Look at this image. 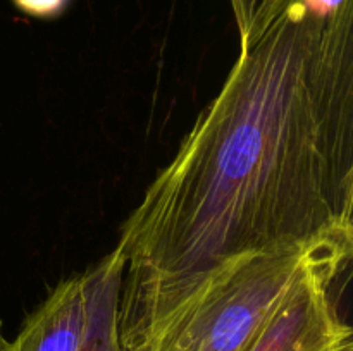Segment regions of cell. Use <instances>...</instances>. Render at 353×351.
I'll return each instance as SVG.
<instances>
[{
    "label": "cell",
    "mask_w": 353,
    "mask_h": 351,
    "mask_svg": "<svg viewBox=\"0 0 353 351\" xmlns=\"http://www.w3.org/2000/svg\"><path fill=\"white\" fill-rule=\"evenodd\" d=\"M119 336L154 351L248 255L353 253V0H288L121 227Z\"/></svg>",
    "instance_id": "1"
},
{
    "label": "cell",
    "mask_w": 353,
    "mask_h": 351,
    "mask_svg": "<svg viewBox=\"0 0 353 351\" xmlns=\"http://www.w3.org/2000/svg\"><path fill=\"white\" fill-rule=\"evenodd\" d=\"M312 251L248 255L224 267L154 351H245L290 292L314 274L340 277Z\"/></svg>",
    "instance_id": "2"
},
{
    "label": "cell",
    "mask_w": 353,
    "mask_h": 351,
    "mask_svg": "<svg viewBox=\"0 0 353 351\" xmlns=\"http://www.w3.org/2000/svg\"><path fill=\"white\" fill-rule=\"evenodd\" d=\"M314 274L296 286L245 351H353V330L341 319L331 286Z\"/></svg>",
    "instance_id": "3"
},
{
    "label": "cell",
    "mask_w": 353,
    "mask_h": 351,
    "mask_svg": "<svg viewBox=\"0 0 353 351\" xmlns=\"http://www.w3.org/2000/svg\"><path fill=\"white\" fill-rule=\"evenodd\" d=\"M95 272L59 282L47 298L26 317L7 351H79L85 341L92 308Z\"/></svg>",
    "instance_id": "4"
},
{
    "label": "cell",
    "mask_w": 353,
    "mask_h": 351,
    "mask_svg": "<svg viewBox=\"0 0 353 351\" xmlns=\"http://www.w3.org/2000/svg\"><path fill=\"white\" fill-rule=\"evenodd\" d=\"M124 260L114 248L93 264L92 308L85 341L79 351H126L119 336V291Z\"/></svg>",
    "instance_id": "5"
},
{
    "label": "cell",
    "mask_w": 353,
    "mask_h": 351,
    "mask_svg": "<svg viewBox=\"0 0 353 351\" xmlns=\"http://www.w3.org/2000/svg\"><path fill=\"white\" fill-rule=\"evenodd\" d=\"M286 2L288 0H230L240 36V50L257 40Z\"/></svg>",
    "instance_id": "6"
},
{
    "label": "cell",
    "mask_w": 353,
    "mask_h": 351,
    "mask_svg": "<svg viewBox=\"0 0 353 351\" xmlns=\"http://www.w3.org/2000/svg\"><path fill=\"white\" fill-rule=\"evenodd\" d=\"M21 12L40 19H54L68 9L71 0H12Z\"/></svg>",
    "instance_id": "7"
},
{
    "label": "cell",
    "mask_w": 353,
    "mask_h": 351,
    "mask_svg": "<svg viewBox=\"0 0 353 351\" xmlns=\"http://www.w3.org/2000/svg\"><path fill=\"white\" fill-rule=\"evenodd\" d=\"M7 346H9V343H7V341H6V337H3L2 320H0V351H7Z\"/></svg>",
    "instance_id": "8"
}]
</instances>
